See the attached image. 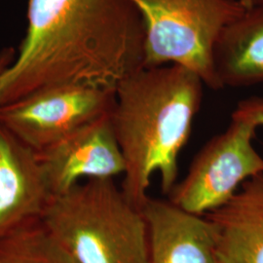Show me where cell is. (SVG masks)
Listing matches in <instances>:
<instances>
[{"label": "cell", "mask_w": 263, "mask_h": 263, "mask_svg": "<svg viewBox=\"0 0 263 263\" xmlns=\"http://www.w3.org/2000/svg\"><path fill=\"white\" fill-rule=\"evenodd\" d=\"M254 123L256 127H263V98L252 97L241 101L232 113Z\"/></svg>", "instance_id": "4fadbf2b"}, {"label": "cell", "mask_w": 263, "mask_h": 263, "mask_svg": "<svg viewBox=\"0 0 263 263\" xmlns=\"http://www.w3.org/2000/svg\"><path fill=\"white\" fill-rule=\"evenodd\" d=\"M203 85L192 71L170 65L141 67L116 87L111 121L125 164L120 187L134 206L143 207L155 174L163 193L176 186Z\"/></svg>", "instance_id": "7a4b0ae2"}, {"label": "cell", "mask_w": 263, "mask_h": 263, "mask_svg": "<svg viewBox=\"0 0 263 263\" xmlns=\"http://www.w3.org/2000/svg\"><path fill=\"white\" fill-rule=\"evenodd\" d=\"M144 26L143 67L182 66L221 89L215 66L220 34L252 6L250 0H130Z\"/></svg>", "instance_id": "277c9868"}, {"label": "cell", "mask_w": 263, "mask_h": 263, "mask_svg": "<svg viewBox=\"0 0 263 263\" xmlns=\"http://www.w3.org/2000/svg\"><path fill=\"white\" fill-rule=\"evenodd\" d=\"M0 263H77L41 220L0 238Z\"/></svg>", "instance_id": "7c38bea8"}, {"label": "cell", "mask_w": 263, "mask_h": 263, "mask_svg": "<svg viewBox=\"0 0 263 263\" xmlns=\"http://www.w3.org/2000/svg\"><path fill=\"white\" fill-rule=\"evenodd\" d=\"M52 198L37 153L0 125V238L40 220Z\"/></svg>", "instance_id": "ba28073f"}, {"label": "cell", "mask_w": 263, "mask_h": 263, "mask_svg": "<svg viewBox=\"0 0 263 263\" xmlns=\"http://www.w3.org/2000/svg\"><path fill=\"white\" fill-rule=\"evenodd\" d=\"M141 211L148 229L149 263H218L216 229L206 216L151 197Z\"/></svg>", "instance_id": "9c48e42d"}, {"label": "cell", "mask_w": 263, "mask_h": 263, "mask_svg": "<svg viewBox=\"0 0 263 263\" xmlns=\"http://www.w3.org/2000/svg\"><path fill=\"white\" fill-rule=\"evenodd\" d=\"M215 66L222 88L262 83L263 4L252 5L222 31Z\"/></svg>", "instance_id": "8fae6325"}, {"label": "cell", "mask_w": 263, "mask_h": 263, "mask_svg": "<svg viewBox=\"0 0 263 263\" xmlns=\"http://www.w3.org/2000/svg\"><path fill=\"white\" fill-rule=\"evenodd\" d=\"M37 155L53 197L65 194L85 179H114L123 176L125 170L111 111L81 126Z\"/></svg>", "instance_id": "52a82bcc"}, {"label": "cell", "mask_w": 263, "mask_h": 263, "mask_svg": "<svg viewBox=\"0 0 263 263\" xmlns=\"http://www.w3.org/2000/svg\"><path fill=\"white\" fill-rule=\"evenodd\" d=\"M256 129L254 123L232 114L226 131L195 156L185 178L170 193V201L198 216L226 205L245 181L263 173V157L254 145Z\"/></svg>", "instance_id": "5b68a950"}, {"label": "cell", "mask_w": 263, "mask_h": 263, "mask_svg": "<svg viewBox=\"0 0 263 263\" xmlns=\"http://www.w3.org/2000/svg\"><path fill=\"white\" fill-rule=\"evenodd\" d=\"M115 91L64 86L0 105V125L36 153L112 110Z\"/></svg>", "instance_id": "8992f818"}, {"label": "cell", "mask_w": 263, "mask_h": 263, "mask_svg": "<svg viewBox=\"0 0 263 263\" xmlns=\"http://www.w3.org/2000/svg\"><path fill=\"white\" fill-rule=\"evenodd\" d=\"M144 26L130 0H28V28L0 78V105L64 86L115 91L143 67Z\"/></svg>", "instance_id": "6da1fadb"}, {"label": "cell", "mask_w": 263, "mask_h": 263, "mask_svg": "<svg viewBox=\"0 0 263 263\" xmlns=\"http://www.w3.org/2000/svg\"><path fill=\"white\" fill-rule=\"evenodd\" d=\"M15 55L16 54L13 48H4L0 51V78L13 62Z\"/></svg>", "instance_id": "5bb4252c"}, {"label": "cell", "mask_w": 263, "mask_h": 263, "mask_svg": "<svg viewBox=\"0 0 263 263\" xmlns=\"http://www.w3.org/2000/svg\"><path fill=\"white\" fill-rule=\"evenodd\" d=\"M204 216L216 229L218 263H263V173Z\"/></svg>", "instance_id": "30bf717a"}, {"label": "cell", "mask_w": 263, "mask_h": 263, "mask_svg": "<svg viewBox=\"0 0 263 263\" xmlns=\"http://www.w3.org/2000/svg\"><path fill=\"white\" fill-rule=\"evenodd\" d=\"M41 222L77 263H149L145 217L113 179H89L51 199Z\"/></svg>", "instance_id": "3957f363"}, {"label": "cell", "mask_w": 263, "mask_h": 263, "mask_svg": "<svg viewBox=\"0 0 263 263\" xmlns=\"http://www.w3.org/2000/svg\"><path fill=\"white\" fill-rule=\"evenodd\" d=\"M252 5H260L263 4V0H250Z\"/></svg>", "instance_id": "9a60e30c"}]
</instances>
